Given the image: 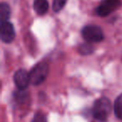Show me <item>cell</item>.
<instances>
[{"mask_svg":"<svg viewBox=\"0 0 122 122\" xmlns=\"http://www.w3.org/2000/svg\"><path fill=\"white\" fill-rule=\"evenodd\" d=\"M11 14L10 7L6 3H2L0 5V22L2 23L8 22Z\"/></svg>","mask_w":122,"mask_h":122,"instance_id":"8","label":"cell"},{"mask_svg":"<svg viewBox=\"0 0 122 122\" xmlns=\"http://www.w3.org/2000/svg\"><path fill=\"white\" fill-rule=\"evenodd\" d=\"M14 80L16 86L20 90H24L28 88L30 82V75L29 72L26 71L24 69L19 70L14 76Z\"/></svg>","mask_w":122,"mask_h":122,"instance_id":"5","label":"cell"},{"mask_svg":"<svg viewBox=\"0 0 122 122\" xmlns=\"http://www.w3.org/2000/svg\"><path fill=\"white\" fill-rule=\"evenodd\" d=\"M49 74V65L46 62L37 64L29 72L30 82L34 85H41L46 80Z\"/></svg>","mask_w":122,"mask_h":122,"instance_id":"2","label":"cell"},{"mask_svg":"<svg viewBox=\"0 0 122 122\" xmlns=\"http://www.w3.org/2000/svg\"><path fill=\"white\" fill-rule=\"evenodd\" d=\"M121 5V0H103L96 9L99 16L105 17L116 10Z\"/></svg>","mask_w":122,"mask_h":122,"instance_id":"4","label":"cell"},{"mask_svg":"<svg viewBox=\"0 0 122 122\" xmlns=\"http://www.w3.org/2000/svg\"><path fill=\"white\" fill-rule=\"evenodd\" d=\"M31 122H46V119L44 115L41 113H37L33 118Z\"/></svg>","mask_w":122,"mask_h":122,"instance_id":"12","label":"cell"},{"mask_svg":"<svg viewBox=\"0 0 122 122\" xmlns=\"http://www.w3.org/2000/svg\"><path fill=\"white\" fill-rule=\"evenodd\" d=\"M112 105L110 100L106 97H101L94 103L92 113L94 118L96 120L105 122L110 115Z\"/></svg>","mask_w":122,"mask_h":122,"instance_id":"1","label":"cell"},{"mask_svg":"<svg viewBox=\"0 0 122 122\" xmlns=\"http://www.w3.org/2000/svg\"><path fill=\"white\" fill-rule=\"evenodd\" d=\"M114 110L117 118L122 120V94L119 95L114 105Z\"/></svg>","mask_w":122,"mask_h":122,"instance_id":"9","label":"cell"},{"mask_svg":"<svg viewBox=\"0 0 122 122\" xmlns=\"http://www.w3.org/2000/svg\"><path fill=\"white\" fill-rule=\"evenodd\" d=\"M95 49L94 47L89 43L86 44H82L79 47V52L80 54H83V55H87V54H90L94 52Z\"/></svg>","mask_w":122,"mask_h":122,"instance_id":"10","label":"cell"},{"mask_svg":"<svg viewBox=\"0 0 122 122\" xmlns=\"http://www.w3.org/2000/svg\"><path fill=\"white\" fill-rule=\"evenodd\" d=\"M0 37L3 42L11 43L15 38L14 27L10 22H5L1 24L0 27Z\"/></svg>","mask_w":122,"mask_h":122,"instance_id":"6","label":"cell"},{"mask_svg":"<svg viewBox=\"0 0 122 122\" xmlns=\"http://www.w3.org/2000/svg\"><path fill=\"white\" fill-rule=\"evenodd\" d=\"M67 0H54L53 2V9L55 12H59L63 9Z\"/></svg>","mask_w":122,"mask_h":122,"instance_id":"11","label":"cell"},{"mask_svg":"<svg viewBox=\"0 0 122 122\" xmlns=\"http://www.w3.org/2000/svg\"><path fill=\"white\" fill-rule=\"evenodd\" d=\"M34 9L39 15H44L49 9L47 0H35L34 2Z\"/></svg>","mask_w":122,"mask_h":122,"instance_id":"7","label":"cell"},{"mask_svg":"<svg viewBox=\"0 0 122 122\" xmlns=\"http://www.w3.org/2000/svg\"><path fill=\"white\" fill-rule=\"evenodd\" d=\"M82 36L88 43H97L104 39L102 29L96 25H87L82 29Z\"/></svg>","mask_w":122,"mask_h":122,"instance_id":"3","label":"cell"}]
</instances>
